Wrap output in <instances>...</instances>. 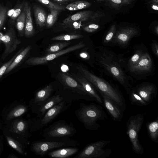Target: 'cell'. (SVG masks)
Segmentation results:
<instances>
[{
  "label": "cell",
  "mask_w": 158,
  "mask_h": 158,
  "mask_svg": "<svg viewBox=\"0 0 158 158\" xmlns=\"http://www.w3.org/2000/svg\"><path fill=\"white\" fill-rule=\"evenodd\" d=\"M94 62L102 72L118 82L128 94L132 87L133 80L124 68L123 54H117L105 46L96 47Z\"/></svg>",
  "instance_id": "obj_1"
},
{
  "label": "cell",
  "mask_w": 158,
  "mask_h": 158,
  "mask_svg": "<svg viewBox=\"0 0 158 158\" xmlns=\"http://www.w3.org/2000/svg\"><path fill=\"white\" fill-rule=\"evenodd\" d=\"M77 68L80 74L94 86L100 94H104L110 98L122 110L125 109L124 98L117 86L94 74L81 66H77Z\"/></svg>",
  "instance_id": "obj_2"
},
{
  "label": "cell",
  "mask_w": 158,
  "mask_h": 158,
  "mask_svg": "<svg viewBox=\"0 0 158 158\" xmlns=\"http://www.w3.org/2000/svg\"><path fill=\"white\" fill-rule=\"evenodd\" d=\"M76 115L85 127L90 130L98 129L100 126L98 121H104L107 118L101 105L94 103L83 104L76 111Z\"/></svg>",
  "instance_id": "obj_3"
},
{
  "label": "cell",
  "mask_w": 158,
  "mask_h": 158,
  "mask_svg": "<svg viewBox=\"0 0 158 158\" xmlns=\"http://www.w3.org/2000/svg\"><path fill=\"white\" fill-rule=\"evenodd\" d=\"M155 69L154 61L148 49L139 61L129 68L126 72L132 78L139 81L146 79L153 74Z\"/></svg>",
  "instance_id": "obj_4"
},
{
  "label": "cell",
  "mask_w": 158,
  "mask_h": 158,
  "mask_svg": "<svg viewBox=\"0 0 158 158\" xmlns=\"http://www.w3.org/2000/svg\"><path fill=\"white\" fill-rule=\"evenodd\" d=\"M144 120L143 115L139 113L130 116L126 123L127 134L132 143L133 150L136 154H143V147L139 139V132Z\"/></svg>",
  "instance_id": "obj_5"
},
{
  "label": "cell",
  "mask_w": 158,
  "mask_h": 158,
  "mask_svg": "<svg viewBox=\"0 0 158 158\" xmlns=\"http://www.w3.org/2000/svg\"><path fill=\"white\" fill-rule=\"evenodd\" d=\"M110 142V140H101L86 146L78 154L76 158H106L111 153V149H103Z\"/></svg>",
  "instance_id": "obj_6"
},
{
  "label": "cell",
  "mask_w": 158,
  "mask_h": 158,
  "mask_svg": "<svg viewBox=\"0 0 158 158\" xmlns=\"http://www.w3.org/2000/svg\"><path fill=\"white\" fill-rule=\"evenodd\" d=\"M139 30L135 27L124 26L117 30L110 46H117L121 48H126L131 40L140 35Z\"/></svg>",
  "instance_id": "obj_7"
},
{
  "label": "cell",
  "mask_w": 158,
  "mask_h": 158,
  "mask_svg": "<svg viewBox=\"0 0 158 158\" xmlns=\"http://www.w3.org/2000/svg\"><path fill=\"white\" fill-rule=\"evenodd\" d=\"M86 45L83 42L73 45L59 51L50 53L43 57H32L27 59L25 63L29 65H35L44 64L62 55L70 52L82 48Z\"/></svg>",
  "instance_id": "obj_8"
},
{
  "label": "cell",
  "mask_w": 158,
  "mask_h": 158,
  "mask_svg": "<svg viewBox=\"0 0 158 158\" xmlns=\"http://www.w3.org/2000/svg\"><path fill=\"white\" fill-rule=\"evenodd\" d=\"M2 43L5 45V49L1 57L2 59L4 60L16 50L21 41L17 38L14 29L11 27L4 34L0 33V44Z\"/></svg>",
  "instance_id": "obj_9"
},
{
  "label": "cell",
  "mask_w": 158,
  "mask_h": 158,
  "mask_svg": "<svg viewBox=\"0 0 158 158\" xmlns=\"http://www.w3.org/2000/svg\"><path fill=\"white\" fill-rule=\"evenodd\" d=\"M75 129L71 124L56 122L44 131L45 136L51 138L61 137L73 135Z\"/></svg>",
  "instance_id": "obj_10"
},
{
  "label": "cell",
  "mask_w": 158,
  "mask_h": 158,
  "mask_svg": "<svg viewBox=\"0 0 158 158\" xmlns=\"http://www.w3.org/2000/svg\"><path fill=\"white\" fill-rule=\"evenodd\" d=\"M133 88L135 92L148 104L152 102L157 95V87L151 82H142Z\"/></svg>",
  "instance_id": "obj_11"
},
{
  "label": "cell",
  "mask_w": 158,
  "mask_h": 158,
  "mask_svg": "<svg viewBox=\"0 0 158 158\" xmlns=\"http://www.w3.org/2000/svg\"><path fill=\"white\" fill-rule=\"evenodd\" d=\"M68 144L67 142L63 141H40L33 144L32 149L36 154L43 156L50 150L65 146Z\"/></svg>",
  "instance_id": "obj_12"
},
{
  "label": "cell",
  "mask_w": 158,
  "mask_h": 158,
  "mask_svg": "<svg viewBox=\"0 0 158 158\" xmlns=\"http://www.w3.org/2000/svg\"><path fill=\"white\" fill-rule=\"evenodd\" d=\"M143 43H140L134 45L132 52L128 57L123 56L124 68L127 70L130 67L135 64L141 58L144 52L148 49Z\"/></svg>",
  "instance_id": "obj_13"
},
{
  "label": "cell",
  "mask_w": 158,
  "mask_h": 158,
  "mask_svg": "<svg viewBox=\"0 0 158 158\" xmlns=\"http://www.w3.org/2000/svg\"><path fill=\"white\" fill-rule=\"evenodd\" d=\"M104 106L113 119L115 121H121L123 117L121 108L113 101L104 94H100Z\"/></svg>",
  "instance_id": "obj_14"
},
{
  "label": "cell",
  "mask_w": 158,
  "mask_h": 158,
  "mask_svg": "<svg viewBox=\"0 0 158 158\" xmlns=\"http://www.w3.org/2000/svg\"><path fill=\"white\" fill-rule=\"evenodd\" d=\"M75 77L78 82L83 87L93 101H95L98 104L103 106L102 98L94 86L82 75L81 76L76 75Z\"/></svg>",
  "instance_id": "obj_15"
},
{
  "label": "cell",
  "mask_w": 158,
  "mask_h": 158,
  "mask_svg": "<svg viewBox=\"0 0 158 158\" xmlns=\"http://www.w3.org/2000/svg\"><path fill=\"white\" fill-rule=\"evenodd\" d=\"M64 105V102L62 101L49 109L41 119V126L47 124L55 118L62 110Z\"/></svg>",
  "instance_id": "obj_16"
},
{
  "label": "cell",
  "mask_w": 158,
  "mask_h": 158,
  "mask_svg": "<svg viewBox=\"0 0 158 158\" xmlns=\"http://www.w3.org/2000/svg\"><path fill=\"white\" fill-rule=\"evenodd\" d=\"M60 76L63 83L69 88L80 91L81 94L87 96L89 101H93L92 99L83 87L75 79L66 74L61 73Z\"/></svg>",
  "instance_id": "obj_17"
},
{
  "label": "cell",
  "mask_w": 158,
  "mask_h": 158,
  "mask_svg": "<svg viewBox=\"0 0 158 158\" xmlns=\"http://www.w3.org/2000/svg\"><path fill=\"white\" fill-rule=\"evenodd\" d=\"M23 10L26 14L24 35L26 37L29 38L34 35L35 31L33 26L31 7L27 2H25Z\"/></svg>",
  "instance_id": "obj_18"
},
{
  "label": "cell",
  "mask_w": 158,
  "mask_h": 158,
  "mask_svg": "<svg viewBox=\"0 0 158 158\" xmlns=\"http://www.w3.org/2000/svg\"><path fill=\"white\" fill-rule=\"evenodd\" d=\"M92 11L89 10L82 11L70 15L64 19L61 23L62 26L74 22H84L92 17Z\"/></svg>",
  "instance_id": "obj_19"
},
{
  "label": "cell",
  "mask_w": 158,
  "mask_h": 158,
  "mask_svg": "<svg viewBox=\"0 0 158 158\" xmlns=\"http://www.w3.org/2000/svg\"><path fill=\"white\" fill-rule=\"evenodd\" d=\"M78 148H76L60 149L52 151L48 154L49 156L56 158H65L69 157L77 153Z\"/></svg>",
  "instance_id": "obj_20"
},
{
  "label": "cell",
  "mask_w": 158,
  "mask_h": 158,
  "mask_svg": "<svg viewBox=\"0 0 158 158\" xmlns=\"http://www.w3.org/2000/svg\"><path fill=\"white\" fill-rule=\"evenodd\" d=\"M52 90V86L48 85L39 91L35 96L36 103L41 106L48 100Z\"/></svg>",
  "instance_id": "obj_21"
},
{
  "label": "cell",
  "mask_w": 158,
  "mask_h": 158,
  "mask_svg": "<svg viewBox=\"0 0 158 158\" xmlns=\"http://www.w3.org/2000/svg\"><path fill=\"white\" fill-rule=\"evenodd\" d=\"M63 97L59 95L55 96L48 99L40 106L39 111L41 115H44L50 109L62 101Z\"/></svg>",
  "instance_id": "obj_22"
},
{
  "label": "cell",
  "mask_w": 158,
  "mask_h": 158,
  "mask_svg": "<svg viewBox=\"0 0 158 158\" xmlns=\"http://www.w3.org/2000/svg\"><path fill=\"white\" fill-rule=\"evenodd\" d=\"M147 127L150 138L153 142L157 143L158 141V118L154 121L148 122Z\"/></svg>",
  "instance_id": "obj_23"
},
{
  "label": "cell",
  "mask_w": 158,
  "mask_h": 158,
  "mask_svg": "<svg viewBox=\"0 0 158 158\" xmlns=\"http://www.w3.org/2000/svg\"><path fill=\"white\" fill-rule=\"evenodd\" d=\"M31 48V46L29 45L19 53L7 69L4 74L9 73L19 65L25 58Z\"/></svg>",
  "instance_id": "obj_24"
},
{
  "label": "cell",
  "mask_w": 158,
  "mask_h": 158,
  "mask_svg": "<svg viewBox=\"0 0 158 158\" xmlns=\"http://www.w3.org/2000/svg\"><path fill=\"white\" fill-rule=\"evenodd\" d=\"M34 12L36 23L40 27L46 25L47 15L44 10L40 7L34 6Z\"/></svg>",
  "instance_id": "obj_25"
},
{
  "label": "cell",
  "mask_w": 158,
  "mask_h": 158,
  "mask_svg": "<svg viewBox=\"0 0 158 158\" xmlns=\"http://www.w3.org/2000/svg\"><path fill=\"white\" fill-rule=\"evenodd\" d=\"M128 94L130 102L132 105L142 106H147L148 104L135 92L133 87Z\"/></svg>",
  "instance_id": "obj_26"
},
{
  "label": "cell",
  "mask_w": 158,
  "mask_h": 158,
  "mask_svg": "<svg viewBox=\"0 0 158 158\" xmlns=\"http://www.w3.org/2000/svg\"><path fill=\"white\" fill-rule=\"evenodd\" d=\"M26 19V14L23 10L18 17L16 20V27L20 37H22L24 34Z\"/></svg>",
  "instance_id": "obj_27"
},
{
  "label": "cell",
  "mask_w": 158,
  "mask_h": 158,
  "mask_svg": "<svg viewBox=\"0 0 158 158\" xmlns=\"http://www.w3.org/2000/svg\"><path fill=\"white\" fill-rule=\"evenodd\" d=\"M117 30V27L115 24L111 25L102 39V43L103 45L105 46L110 45Z\"/></svg>",
  "instance_id": "obj_28"
},
{
  "label": "cell",
  "mask_w": 158,
  "mask_h": 158,
  "mask_svg": "<svg viewBox=\"0 0 158 158\" xmlns=\"http://www.w3.org/2000/svg\"><path fill=\"white\" fill-rule=\"evenodd\" d=\"M90 5V3L88 2L79 1L68 4L65 8L69 10L74 11L87 8Z\"/></svg>",
  "instance_id": "obj_29"
},
{
  "label": "cell",
  "mask_w": 158,
  "mask_h": 158,
  "mask_svg": "<svg viewBox=\"0 0 158 158\" xmlns=\"http://www.w3.org/2000/svg\"><path fill=\"white\" fill-rule=\"evenodd\" d=\"M50 13L47 16L46 25L48 28L52 26L56 21L58 15L60 11L49 9Z\"/></svg>",
  "instance_id": "obj_30"
},
{
  "label": "cell",
  "mask_w": 158,
  "mask_h": 158,
  "mask_svg": "<svg viewBox=\"0 0 158 158\" xmlns=\"http://www.w3.org/2000/svg\"><path fill=\"white\" fill-rule=\"evenodd\" d=\"M70 43V42H60L53 44L47 48L46 51L48 53L59 51L69 45Z\"/></svg>",
  "instance_id": "obj_31"
},
{
  "label": "cell",
  "mask_w": 158,
  "mask_h": 158,
  "mask_svg": "<svg viewBox=\"0 0 158 158\" xmlns=\"http://www.w3.org/2000/svg\"><path fill=\"white\" fill-rule=\"evenodd\" d=\"M84 35L80 34H65L58 35L51 39L53 40L69 41L72 40L81 39Z\"/></svg>",
  "instance_id": "obj_32"
},
{
  "label": "cell",
  "mask_w": 158,
  "mask_h": 158,
  "mask_svg": "<svg viewBox=\"0 0 158 158\" xmlns=\"http://www.w3.org/2000/svg\"><path fill=\"white\" fill-rule=\"evenodd\" d=\"M40 3L43 4L49 9H52L60 11L64 10L65 7L54 3L49 0H36Z\"/></svg>",
  "instance_id": "obj_33"
},
{
  "label": "cell",
  "mask_w": 158,
  "mask_h": 158,
  "mask_svg": "<svg viewBox=\"0 0 158 158\" xmlns=\"http://www.w3.org/2000/svg\"><path fill=\"white\" fill-rule=\"evenodd\" d=\"M23 48H21L19 50L17 53L9 60L7 62L4 64L0 68V78L4 74L5 72L9 66L11 64L13 61L14 60L17 55L20 53L23 50Z\"/></svg>",
  "instance_id": "obj_34"
},
{
  "label": "cell",
  "mask_w": 158,
  "mask_h": 158,
  "mask_svg": "<svg viewBox=\"0 0 158 158\" xmlns=\"http://www.w3.org/2000/svg\"><path fill=\"white\" fill-rule=\"evenodd\" d=\"M7 8L2 4H0V31L3 27L6 18Z\"/></svg>",
  "instance_id": "obj_35"
},
{
  "label": "cell",
  "mask_w": 158,
  "mask_h": 158,
  "mask_svg": "<svg viewBox=\"0 0 158 158\" xmlns=\"http://www.w3.org/2000/svg\"><path fill=\"white\" fill-rule=\"evenodd\" d=\"M112 5L115 7H122L129 4L134 0H107Z\"/></svg>",
  "instance_id": "obj_36"
},
{
  "label": "cell",
  "mask_w": 158,
  "mask_h": 158,
  "mask_svg": "<svg viewBox=\"0 0 158 158\" xmlns=\"http://www.w3.org/2000/svg\"><path fill=\"white\" fill-rule=\"evenodd\" d=\"M25 2H23L19 4L15 9L14 12L10 17V23L13 24L15 20L19 15L22 11V9L24 8Z\"/></svg>",
  "instance_id": "obj_37"
},
{
  "label": "cell",
  "mask_w": 158,
  "mask_h": 158,
  "mask_svg": "<svg viewBox=\"0 0 158 158\" xmlns=\"http://www.w3.org/2000/svg\"><path fill=\"white\" fill-rule=\"evenodd\" d=\"M6 139L8 144L11 147L15 149L19 153L23 154V151L19 144L10 137H7Z\"/></svg>",
  "instance_id": "obj_38"
},
{
  "label": "cell",
  "mask_w": 158,
  "mask_h": 158,
  "mask_svg": "<svg viewBox=\"0 0 158 158\" xmlns=\"http://www.w3.org/2000/svg\"><path fill=\"white\" fill-rule=\"evenodd\" d=\"M99 25L96 24H91L85 27L84 30L88 33H93L98 31L100 28Z\"/></svg>",
  "instance_id": "obj_39"
},
{
  "label": "cell",
  "mask_w": 158,
  "mask_h": 158,
  "mask_svg": "<svg viewBox=\"0 0 158 158\" xmlns=\"http://www.w3.org/2000/svg\"><path fill=\"white\" fill-rule=\"evenodd\" d=\"M150 45L153 53L157 58H158V43L155 40H152Z\"/></svg>",
  "instance_id": "obj_40"
},
{
  "label": "cell",
  "mask_w": 158,
  "mask_h": 158,
  "mask_svg": "<svg viewBox=\"0 0 158 158\" xmlns=\"http://www.w3.org/2000/svg\"><path fill=\"white\" fill-rule=\"evenodd\" d=\"M26 110V109L24 107L18 108L14 111L12 114H11L10 116L11 118H12L20 116L25 112Z\"/></svg>",
  "instance_id": "obj_41"
},
{
  "label": "cell",
  "mask_w": 158,
  "mask_h": 158,
  "mask_svg": "<svg viewBox=\"0 0 158 158\" xmlns=\"http://www.w3.org/2000/svg\"><path fill=\"white\" fill-rule=\"evenodd\" d=\"M79 56L82 58L87 60H89L91 58V56L89 53L87 51L80 53L79 54Z\"/></svg>",
  "instance_id": "obj_42"
},
{
  "label": "cell",
  "mask_w": 158,
  "mask_h": 158,
  "mask_svg": "<svg viewBox=\"0 0 158 158\" xmlns=\"http://www.w3.org/2000/svg\"><path fill=\"white\" fill-rule=\"evenodd\" d=\"M25 127V124L23 121L19 122L17 124L16 128L19 131H22Z\"/></svg>",
  "instance_id": "obj_43"
},
{
  "label": "cell",
  "mask_w": 158,
  "mask_h": 158,
  "mask_svg": "<svg viewBox=\"0 0 158 158\" xmlns=\"http://www.w3.org/2000/svg\"><path fill=\"white\" fill-rule=\"evenodd\" d=\"M59 3H66L74 0H52Z\"/></svg>",
  "instance_id": "obj_44"
},
{
  "label": "cell",
  "mask_w": 158,
  "mask_h": 158,
  "mask_svg": "<svg viewBox=\"0 0 158 158\" xmlns=\"http://www.w3.org/2000/svg\"><path fill=\"white\" fill-rule=\"evenodd\" d=\"M151 7L153 10H158V4H152Z\"/></svg>",
  "instance_id": "obj_45"
},
{
  "label": "cell",
  "mask_w": 158,
  "mask_h": 158,
  "mask_svg": "<svg viewBox=\"0 0 158 158\" xmlns=\"http://www.w3.org/2000/svg\"><path fill=\"white\" fill-rule=\"evenodd\" d=\"M149 3H151L152 4H158V0H151L149 2Z\"/></svg>",
  "instance_id": "obj_46"
},
{
  "label": "cell",
  "mask_w": 158,
  "mask_h": 158,
  "mask_svg": "<svg viewBox=\"0 0 158 158\" xmlns=\"http://www.w3.org/2000/svg\"><path fill=\"white\" fill-rule=\"evenodd\" d=\"M97 0V1H98V2H101V1H104L105 0Z\"/></svg>",
  "instance_id": "obj_47"
}]
</instances>
